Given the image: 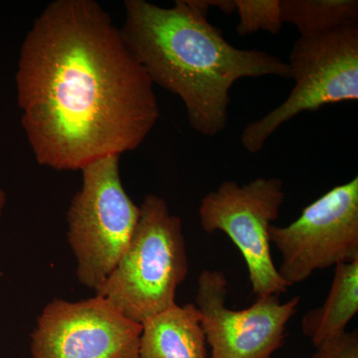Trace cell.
I'll return each mask as SVG.
<instances>
[{"instance_id": "obj_15", "label": "cell", "mask_w": 358, "mask_h": 358, "mask_svg": "<svg viewBox=\"0 0 358 358\" xmlns=\"http://www.w3.org/2000/svg\"><path fill=\"white\" fill-rule=\"evenodd\" d=\"M206 2L207 6L217 7L220 9L221 13L228 14H232L235 11V0H208Z\"/></svg>"}, {"instance_id": "obj_1", "label": "cell", "mask_w": 358, "mask_h": 358, "mask_svg": "<svg viewBox=\"0 0 358 358\" xmlns=\"http://www.w3.org/2000/svg\"><path fill=\"white\" fill-rule=\"evenodd\" d=\"M154 86L100 3L47 4L26 34L16 73L37 162L81 171L140 148L160 117Z\"/></svg>"}, {"instance_id": "obj_13", "label": "cell", "mask_w": 358, "mask_h": 358, "mask_svg": "<svg viewBox=\"0 0 358 358\" xmlns=\"http://www.w3.org/2000/svg\"><path fill=\"white\" fill-rule=\"evenodd\" d=\"M235 10L239 16L236 32L240 36L258 31L272 35L281 32L284 22L280 0H235Z\"/></svg>"}, {"instance_id": "obj_16", "label": "cell", "mask_w": 358, "mask_h": 358, "mask_svg": "<svg viewBox=\"0 0 358 358\" xmlns=\"http://www.w3.org/2000/svg\"><path fill=\"white\" fill-rule=\"evenodd\" d=\"M4 204H6V194L0 189V216H1L2 209H3Z\"/></svg>"}, {"instance_id": "obj_5", "label": "cell", "mask_w": 358, "mask_h": 358, "mask_svg": "<svg viewBox=\"0 0 358 358\" xmlns=\"http://www.w3.org/2000/svg\"><path fill=\"white\" fill-rule=\"evenodd\" d=\"M287 64L294 82L288 98L242 131L241 143L250 154L261 152L273 134L301 113L358 100V23L319 36L300 37Z\"/></svg>"}, {"instance_id": "obj_4", "label": "cell", "mask_w": 358, "mask_h": 358, "mask_svg": "<svg viewBox=\"0 0 358 358\" xmlns=\"http://www.w3.org/2000/svg\"><path fill=\"white\" fill-rule=\"evenodd\" d=\"M120 159L113 155L82 169L83 181L67 214L68 241L78 262L77 277L98 289L128 248L140 218L122 185Z\"/></svg>"}, {"instance_id": "obj_10", "label": "cell", "mask_w": 358, "mask_h": 358, "mask_svg": "<svg viewBox=\"0 0 358 358\" xmlns=\"http://www.w3.org/2000/svg\"><path fill=\"white\" fill-rule=\"evenodd\" d=\"M140 358H208L196 306L174 305L141 324Z\"/></svg>"}, {"instance_id": "obj_7", "label": "cell", "mask_w": 358, "mask_h": 358, "mask_svg": "<svg viewBox=\"0 0 358 358\" xmlns=\"http://www.w3.org/2000/svg\"><path fill=\"white\" fill-rule=\"evenodd\" d=\"M281 255L278 273L288 288L317 271L358 260V178L334 186L285 227L271 225Z\"/></svg>"}, {"instance_id": "obj_2", "label": "cell", "mask_w": 358, "mask_h": 358, "mask_svg": "<svg viewBox=\"0 0 358 358\" xmlns=\"http://www.w3.org/2000/svg\"><path fill=\"white\" fill-rule=\"evenodd\" d=\"M122 38L154 85L185 103L197 133L214 136L227 128L230 90L243 78L289 79V66L262 50L233 46L207 20L205 0H178L166 8L147 0L124 2Z\"/></svg>"}, {"instance_id": "obj_8", "label": "cell", "mask_w": 358, "mask_h": 358, "mask_svg": "<svg viewBox=\"0 0 358 358\" xmlns=\"http://www.w3.org/2000/svg\"><path fill=\"white\" fill-rule=\"evenodd\" d=\"M227 294L223 272L200 273L195 306L211 358H272L286 341L287 324L298 310L300 296L281 303L280 294H265L237 310L226 305Z\"/></svg>"}, {"instance_id": "obj_14", "label": "cell", "mask_w": 358, "mask_h": 358, "mask_svg": "<svg viewBox=\"0 0 358 358\" xmlns=\"http://www.w3.org/2000/svg\"><path fill=\"white\" fill-rule=\"evenodd\" d=\"M315 348L312 358H358V333L345 331Z\"/></svg>"}, {"instance_id": "obj_9", "label": "cell", "mask_w": 358, "mask_h": 358, "mask_svg": "<svg viewBox=\"0 0 358 358\" xmlns=\"http://www.w3.org/2000/svg\"><path fill=\"white\" fill-rule=\"evenodd\" d=\"M141 324L96 296L54 300L32 334V358H140Z\"/></svg>"}, {"instance_id": "obj_6", "label": "cell", "mask_w": 358, "mask_h": 358, "mask_svg": "<svg viewBox=\"0 0 358 358\" xmlns=\"http://www.w3.org/2000/svg\"><path fill=\"white\" fill-rule=\"evenodd\" d=\"M285 199L281 179L257 178L245 185L224 181L200 203L202 229L221 231L230 238L246 262L252 294L257 296L289 289L273 262L268 238L270 226L279 217Z\"/></svg>"}, {"instance_id": "obj_12", "label": "cell", "mask_w": 358, "mask_h": 358, "mask_svg": "<svg viewBox=\"0 0 358 358\" xmlns=\"http://www.w3.org/2000/svg\"><path fill=\"white\" fill-rule=\"evenodd\" d=\"M282 20L300 37L327 34L358 23L357 0H280Z\"/></svg>"}, {"instance_id": "obj_11", "label": "cell", "mask_w": 358, "mask_h": 358, "mask_svg": "<svg viewBox=\"0 0 358 358\" xmlns=\"http://www.w3.org/2000/svg\"><path fill=\"white\" fill-rule=\"evenodd\" d=\"M358 312V260L334 267L331 289L322 306L310 310L301 320L303 334L317 346L345 333Z\"/></svg>"}, {"instance_id": "obj_3", "label": "cell", "mask_w": 358, "mask_h": 358, "mask_svg": "<svg viewBox=\"0 0 358 358\" xmlns=\"http://www.w3.org/2000/svg\"><path fill=\"white\" fill-rule=\"evenodd\" d=\"M189 271L182 221L159 195H145L140 218L121 260L98 289L128 319L143 324L176 305Z\"/></svg>"}]
</instances>
